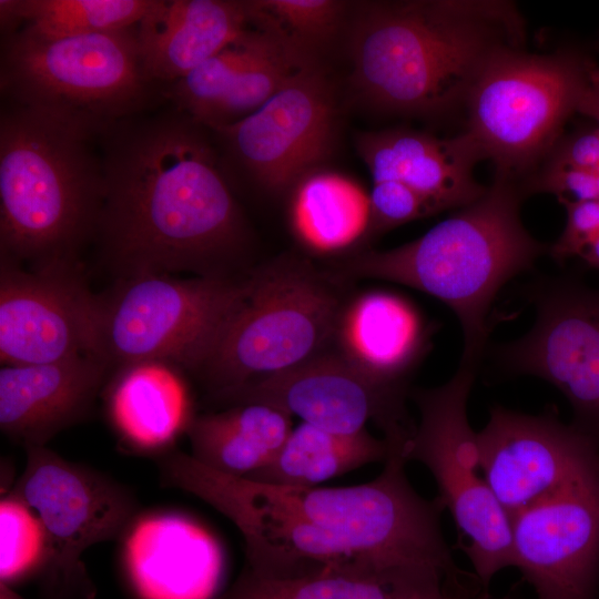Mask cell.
Returning <instances> with one entry per match:
<instances>
[{"label": "cell", "mask_w": 599, "mask_h": 599, "mask_svg": "<svg viewBox=\"0 0 599 599\" xmlns=\"http://www.w3.org/2000/svg\"><path fill=\"white\" fill-rule=\"evenodd\" d=\"M433 333L417 307L385 291L366 292L344 305L335 337L339 355L376 385L406 395L409 373Z\"/></svg>", "instance_id": "21"}, {"label": "cell", "mask_w": 599, "mask_h": 599, "mask_svg": "<svg viewBox=\"0 0 599 599\" xmlns=\"http://www.w3.org/2000/svg\"><path fill=\"white\" fill-rule=\"evenodd\" d=\"M404 445L373 480L346 487H293L212 470L173 448L155 458L166 487L204 500L229 518L245 545V566L270 577L321 570L427 568L460 591L474 590L441 529L439 501L409 483Z\"/></svg>", "instance_id": "1"}, {"label": "cell", "mask_w": 599, "mask_h": 599, "mask_svg": "<svg viewBox=\"0 0 599 599\" xmlns=\"http://www.w3.org/2000/svg\"><path fill=\"white\" fill-rule=\"evenodd\" d=\"M219 599H495L488 590L468 597L441 572L427 568L321 570L270 577L246 566Z\"/></svg>", "instance_id": "24"}, {"label": "cell", "mask_w": 599, "mask_h": 599, "mask_svg": "<svg viewBox=\"0 0 599 599\" xmlns=\"http://www.w3.org/2000/svg\"><path fill=\"white\" fill-rule=\"evenodd\" d=\"M567 222L557 242L548 250L559 263L579 256L586 245L599 234V200L562 202Z\"/></svg>", "instance_id": "33"}, {"label": "cell", "mask_w": 599, "mask_h": 599, "mask_svg": "<svg viewBox=\"0 0 599 599\" xmlns=\"http://www.w3.org/2000/svg\"><path fill=\"white\" fill-rule=\"evenodd\" d=\"M510 526L514 568L535 599H598L599 460Z\"/></svg>", "instance_id": "15"}, {"label": "cell", "mask_w": 599, "mask_h": 599, "mask_svg": "<svg viewBox=\"0 0 599 599\" xmlns=\"http://www.w3.org/2000/svg\"><path fill=\"white\" fill-rule=\"evenodd\" d=\"M155 0H19L23 24L48 35L69 37L134 28Z\"/></svg>", "instance_id": "28"}, {"label": "cell", "mask_w": 599, "mask_h": 599, "mask_svg": "<svg viewBox=\"0 0 599 599\" xmlns=\"http://www.w3.org/2000/svg\"><path fill=\"white\" fill-rule=\"evenodd\" d=\"M291 230L317 254L342 252L369 235V194L352 179L316 167L291 189Z\"/></svg>", "instance_id": "26"}, {"label": "cell", "mask_w": 599, "mask_h": 599, "mask_svg": "<svg viewBox=\"0 0 599 599\" xmlns=\"http://www.w3.org/2000/svg\"><path fill=\"white\" fill-rule=\"evenodd\" d=\"M0 580L12 586L44 571L48 540L37 514L7 494L0 502Z\"/></svg>", "instance_id": "30"}, {"label": "cell", "mask_w": 599, "mask_h": 599, "mask_svg": "<svg viewBox=\"0 0 599 599\" xmlns=\"http://www.w3.org/2000/svg\"><path fill=\"white\" fill-rule=\"evenodd\" d=\"M248 276L144 273L97 294L92 355L113 369L158 361L197 374L243 302Z\"/></svg>", "instance_id": "7"}, {"label": "cell", "mask_w": 599, "mask_h": 599, "mask_svg": "<svg viewBox=\"0 0 599 599\" xmlns=\"http://www.w3.org/2000/svg\"><path fill=\"white\" fill-rule=\"evenodd\" d=\"M521 192L496 177L486 193L420 237L385 251H367L344 264L358 277L395 282L444 302L459 319L461 358L481 362L490 332L488 312L500 288L530 270L546 246L520 219Z\"/></svg>", "instance_id": "5"}, {"label": "cell", "mask_w": 599, "mask_h": 599, "mask_svg": "<svg viewBox=\"0 0 599 599\" xmlns=\"http://www.w3.org/2000/svg\"><path fill=\"white\" fill-rule=\"evenodd\" d=\"M369 235H377L407 222L436 214L416 192L396 181L373 182Z\"/></svg>", "instance_id": "31"}, {"label": "cell", "mask_w": 599, "mask_h": 599, "mask_svg": "<svg viewBox=\"0 0 599 599\" xmlns=\"http://www.w3.org/2000/svg\"><path fill=\"white\" fill-rule=\"evenodd\" d=\"M597 176V185H598V193H599V169L596 171Z\"/></svg>", "instance_id": "38"}, {"label": "cell", "mask_w": 599, "mask_h": 599, "mask_svg": "<svg viewBox=\"0 0 599 599\" xmlns=\"http://www.w3.org/2000/svg\"><path fill=\"white\" fill-rule=\"evenodd\" d=\"M525 34L510 1L372 3L353 35L355 81L386 111L441 114L466 103L491 60Z\"/></svg>", "instance_id": "3"}, {"label": "cell", "mask_w": 599, "mask_h": 599, "mask_svg": "<svg viewBox=\"0 0 599 599\" xmlns=\"http://www.w3.org/2000/svg\"><path fill=\"white\" fill-rule=\"evenodd\" d=\"M204 129L173 108L101 132L95 238L116 277L227 275L244 250L245 222Z\"/></svg>", "instance_id": "2"}, {"label": "cell", "mask_w": 599, "mask_h": 599, "mask_svg": "<svg viewBox=\"0 0 599 599\" xmlns=\"http://www.w3.org/2000/svg\"><path fill=\"white\" fill-rule=\"evenodd\" d=\"M577 112L595 119L599 124V67L589 60Z\"/></svg>", "instance_id": "35"}, {"label": "cell", "mask_w": 599, "mask_h": 599, "mask_svg": "<svg viewBox=\"0 0 599 599\" xmlns=\"http://www.w3.org/2000/svg\"><path fill=\"white\" fill-rule=\"evenodd\" d=\"M0 599H26L11 585L0 580Z\"/></svg>", "instance_id": "37"}, {"label": "cell", "mask_w": 599, "mask_h": 599, "mask_svg": "<svg viewBox=\"0 0 599 599\" xmlns=\"http://www.w3.org/2000/svg\"><path fill=\"white\" fill-rule=\"evenodd\" d=\"M551 152L549 163L596 172L599 169V126L559 142Z\"/></svg>", "instance_id": "34"}, {"label": "cell", "mask_w": 599, "mask_h": 599, "mask_svg": "<svg viewBox=\"0 0 599 599\" xmlns=\"http://www.w3.org/2000/svg\"><path fill=\"white\" fill-rule=\"evenodd\" d=\"M136 27L57 37L27 26L2 39L1 93L7 102L52 111L102 132L152 101Z\"/></svg>", "instance_id": "6"}, {"label": "cell", "mask_w": 599, "mask_h": 599, "mask_svg": "<svg viewBox=\"0 0 599 599\" xmlns=\"http://www.w3.org/2000/svg\"><path fill=\"white\" fill-rule=\"evenodd\" d=\"M212 132L254 182L270 192L290 191L331 152L332 93L316 65H309L253 113Z\"/></svg>", "instance_id": "13"}, {"label": "cell", "mask_w": 599, "mask_h": 599, "mask_svg": "<svg viewBox=\"0 0 599 599\" xmlns=\"http://www.w3.org/2000/svg\"><path fill=\"white\" fill-rule=\"evenodd\" d=\"M536 317L520 338L495 347L496 368L542 378L569 402L572 425L599 446V290L571 275L539 276L524 288Z\"/></svg>", "instance_id": "12"}, {"label": "cell", "mask_w": 599, "mask_h": 599, "mask_svg": "<svg viewBox=\"0 0 599 599\" xmlns=\"http://www.w3.org/2000/svg\"><path fill=\"white\" fill-rule=\"evenodd\" d=\"M479 363L460 358L441 386L412 393L419 423L404 448L407 461L423 464L433 475L436 499L454 519L459 547L484 590L504 569L514 568L510 519L483 477L477 433L467 402Z\"/></svg>", "instance_id": "9"}, {"label": "cell", "mask_w": 599, "mask_h": 599, "mask_svg": "<svg viewBox=\"0 0 599 599\" xmlns=\"http://www.w3.org/2000/svg\"><path fill=\"white\" fill-rule=\"evenodd\" d=\"M343 306L334 286L306 262L272 263L248 276L243 302L196 375L217 403L301 364L335 337Z\"/></svg>", "instance_id": "8"}, {"label": "cell", "mask_w": 599, "mask_h": 599, "mask_svg": "<svg viewBox=\"0 0 599 599\" xmlns=\"http://www.w3.org/2000/svg\"><path fill=\"white\" fill-rule=\"evenodd\" d=\"M95 298L79 261L45 263L26 271L22 264L0 256L1 364L92 355Z\"/></svg>", "instance_id": "14"}, {"label": "cell", "mask_w": 599, "mask_h": 599, "mask_svg": "<svg viewBox=\"0 0 599 599\" xmlns=\"http://www.w3.org/2000/svg\"><path fill=\"white\" fill-rule=\"evenodd\" d=\"M293 429L292 416L261 403L195 415L186 436L191 456L224 475L246 478L267 466Z\"/></svg>", "instance_id": "25"}, {"label": "cell", "mask_w": 599, "mask_h": 599, "mask_svg": "<svg viewBox=\"0 0 599 599\" xmlns=\"http://www.w3.org/2000/svg\"><path fill=\"white\" fill-rule=\"evenodd\" d=\"M244 1L155 0L136 26L143 69L167 85L220 52L248 28Z\"/></svg>", "instance_id": "23"}, {"label": "cell", "mask_w": 599, "mask_h": 599, "mask_svg": "<svg viewBox=\"0 0 599 599\" xmlns=\"http://www.w3.org/2000/svg\"><path fill=\"white\" fill-rule=\"evenodd\" d=\"M184 370L158 361L113 369L102 395L119 444L156 457L174 448L196 414Z\"/></svg>", "instance_id": "22"}, {"label": "cell", "mask_w": 599, "mask_h": 599, "mask_svg": "<svg viewBox=\"0 0 599 599\" xmlns=\"http://www.w3.org/2000/svg\"><path fill=\"white\" fill-rule=\"evenodd\" d=\"M587 265L599 270V234L579 254Z\"/></svg>", "instance_id": "36"}, {"label": "cell", "mask_w": 599, "mask_h": 599, "mask_svg": "<svg viewBox=\"0 0 599 599\" xmlns=\"http://www.w3.org/2000/svg\"><path fill=\"white\" fill-rule=\"evenodd\" d=\"M498 599H514V598L511 596H506V597L498 598Z\"/></svg>", "instance_id": "39"}, {"label": "cell", "mask_w": 599, "mask_h": 599, "mask_svg": "<svg viewBox=\"0 0 599 599\" xmlns=\"http://www.w3.org/2000/svg\"><path fill=\"white\" fill-rule=\"evenodd\" d=\"M404 445L378 439L367 430L339 435L306 423L293 428L275 458L246 479L293 487H314L367 464L383 461Z\"/></svg>", "instance_id": "27"}, {"label": "cell", "mask_w": 599, "mask_h": 599, "mask_svg": "<svg viewBox=\"0 0 599 599\" xmlns=\"http://www.w3.org/2000/svg\"><path fill=\"white\" fill-rule=\"evenodd\" d=\"M405 396L376 385L339 354L319 353L288 369L250 382L217 403L221 408L266 404L339 435L362 433L368 420H375L384 438L406 443L415 426L407 422Z\"/></svg>", "instance_id": "16"}, {"label": "cell", "mask_w": 599, "mask_h": 599, "mask_svg": "<svg viewBox=\"0 0 599 599\" xmlns=\"http://www.w3.org/2000/svg\"><path fill=\"white\" fill-rule=\"evenodd\" d=\"M477 438L480 471L509 519L599 460V446L550 412L529 415L494 405Z\"/></svg>", "instance_id": "17"}, {"label": "cell", "mask_w": 599, "mask_h": 599, "mask_svg": "<svg viewBox=\"0 0 599 599\" xmlns=\"http://www.w3.org/2000/svg\"><path fill=\"white\" fill-rule=\"evenodd\" d=\"M313 59L276 35L247 28L220 52L163 93L173 108L209 130L233 124L257 110Z\"/></svg>", "instance_id": "18"}, {"label": "cell", "mask_w": 599, "mask_h": 599, "mask_svg": "<svg viewBox=\"0 0 599 599\" xmlns=\"http://www.w3.org/2000/svg\"><path fill=\"white\" fill-rule=\"evenodd\" d=\"M587 60L569 52L529 54L511 48L496 55L473 87L468 129L496 177L514 181L552 149L578 111Z\"/></svg>", "instance_id": "10"}, {"label": "cell", "mask_w": 599, "mask_h": 599, "mask_svg": "<svg viewBox=\"0 0 599 599\" xmlns=\"http://www.w3.org/2000/svg\"><path fill=\"white\" fill-rule=\"evenodd\" d=\"M110 374L109 367L92 355L2 365L1 432L23 448L47 446L58 434L91 414Z\"/></svg>", "instance_id": "19"}, {"label": "cell", "mask_w": 599, "mask_h": 599, "mask_svg": "<svg viewBox=\"0 0 599 599\" xmlns=\"http://www.w3.org/2000/svg\"><path fill=\"white\" fill-rule=\"evenodd\" d=\"M23 449L24 470L8 494L30 507L44 528L48 587L63 597L93 599L82 554L126 531L138 514V499L116 479L47 446Z\"/></svg>", "instance_id": "11"}, {"label": "cell", "mask_w": 599, "mask_h": 599, "mask_svg": "<svg viewBox=\"0 0 599 599\" xmlns=\"http://www.w3.org/2000/svg\"><path fill=\"white\" fill-rule=\"evenodd\" d=\"M528 190L555 194L560 203L599 200L596 172L549 162Z\"/></svg>", "instance_id": "32"}, {"label": "cell", "mask_w": 599, "mask_h": 599, "mask_svg": "<svg viewBox=\"0 0 599 599\" xmlns=\"http://www.w3.org/2000/svg\"><path fill=\"white\" fill-rule=\"evenodd\" d=\"M244 4L250 26L311 58L335 33L346 8L335 0H250Z\"/></svg>", "instance_id": "29"}, {"label": "cell", "mask_w": 599, "mask_h": 599, "mask_svg": "<svg viewBox=\"0 0 599 599\" xmlns=\"http://www.w3.org/2000/svg\"><path fill=\"white\" fill-rule=\"evenodd\" d=\"M100 134L44 109H1L0 256L30 266L78 261L103 203Z\"/></svg>", "instance_id": "4"}, {"label": "cell", "mask_w": 599, "mask_h": 599, "mask_svg": "<svg viewBox=\"0 0 599 599\" xmlns=\"http://www.w3.org/2000/svg\"><path fill=\"white\" fill-rule=\"evenodd\" d=\"M356 148L373 182H399L436 213L467 206L488 189L474 177L475 165L486 156L467 131L446 139L407 129L362 132Z\"/></svg>", "instance_id": "20"}]
</instances>
